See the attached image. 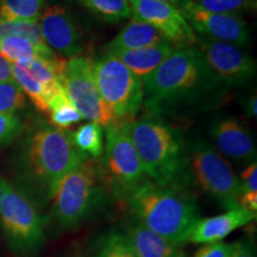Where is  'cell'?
I'll return each mask as SVG.
<instances>
[{"mask_svg": "<svg viewBox=\"0 0 257 257\" xmlns=\"http://www.w3.org/2000/svg\"><path fill=\"white\" fill-rule=\"evenodd\" d=\"M144 108L150 117L216 106L226 87L216 78L198 48L178 47L143 80Z\"/></svg>", "mask_w": 257, "mask_h": 257, "instance_id": "1", "label": "cell"}, {"mask_svg": "<svg viewBox=\"0 0 257 257\" xmlns=\"http://www.w3.org/2000/svg\"><path fill=\"white\" fill-rule=\"evenodd\" d=\"M121 124L150 181L187 189L191 180L188 153L184 136L178 128L157 117H144Z\"/></svg>", "mask_w": 257, "mask_h": 257, "instance_id": "2", "label": "cell"}, {"mask_svg": "<svg viewBox=\"0 0 257 257\" xmlns=\"http://www.w3.org/2000/svg\"><path fill=\"white\" fill-rule=\"evenodd\" d=\"M85 159L87 157L74 144L72 133L42 125L25 142L22 174L38 199L47 202L51 200L61 180Z\"/></svg>", "mask_w": 257, "mask_h": 257, "instance_id": "3", "label": "cell"}, {"mask_svg": "<svg viewBox=\"0 0 257 257\" xmlns=\"http://www.w3.org/2000/svg\"><path fill=\"white\" fill-rule=\"evenodd\" d=\"M126 204L140 224L172 242L185 244L199 218L197 202L186 188L146 180Z\"/></svg>", "mask_w": 257, "mask_h": 257, "instance_id": "4", "label": "cell"}, {"mask_svg": "<svg viewBox=\"0 0 257 257\" xmlns=\"http://www.w3.org/2000/svg\"><path fill=\"white\" fill-rule=\"evenodd\" d=\"M106 193L98 163L85 159L57 186L51 198L54 220L63 230L75 229L102 206Z\"/></svg>", "mask_w": 257, "mask_h": 257, "instance_id": "5", "label": "cell"}, {"mask_svg": "<svg viewBox=\"0 0 257 257\" xmlns=\"http://www.w3.org/2000/svg\"><path fill=\"white\" fill-rule=\"evenodd\" d=\"M0 223L16 252L30 255L46 240L44 220L30 195L0 176Z\"/></svg>", "mask_w": 257, "mask_h": 257, "instance_id": "6", "label": "cell"}, {"mask_svg": "<svg viewBox=\"0 0 257 257\" xmlns=\"http://www.w3.org/2000/svg\"><path fill=\"white\" fill-rule=\"evenodd\" d=\"M104 153L99 172L108 194L127 202L131 194L146 181L140 157L123 124L106 126Z\"/></svg>", "mask_w": 257, "mask_h": 257, "instance_id": "7", "label": "cell"}, {"mask_svg": "<svg viewBox=\"0 0 257 257\" xmlns=\"http://www.w3.org/2000/svg\"><path fill=\"white\" fill-rule=\"evenodd\" d=\"M187 153L189 176L201 191L226 211L239 207L242 186L224 156L204 141L192 143Z\"/></svg>", "mask_w": 257, "mask_h": 257, "instance_id": "8", "label": "cell"}, {"mask_svg": "<svg viewBox=\"0 0 257 257\" xmlns=\"http://www.w3.org/2000/svg\"><path fill=\"white\" fill-rule=\"evenodd\" d=\"M92 69L96 88L113 117L131 119L143 104L142 80L108 53L93 62Z\"/></svg>", "mask_w": 257, "mask_h": 257, "instance_id": "9", "label": "cell"}, {"mask_svg": "<svg viewBox=\"0 0 257 257\" xmlns=\"http://www.w3.org/2000/svg\"><path fill=\"white\" fill-rule=\"evenodd\" d=\"M63 88L83 119L101 126L114 124L115 118L96 88L91 60L78 56L67 61Z\"/></svg>", "mask_w": 257, "mask_h": 257, "instance_id": "10", "label": "cell"}, {"mask_svg": "<svg viewBox=\"0 0 257 257\" xmlns=\"http://www.w3.org/2000/svg\"><path fill=\"white\" fill-rule=\"evenodd\" d=\"M197 48L205 62L225 87H240L256 75V62L234 44L197 36Z\"/></svg>", "mask_w": 257, "mask_h": 257, "instance_id": "11", "label": "cell"}, {"mask_svg": "<svg viewBox=\"0 0 257 257\" xmlns=\"http://www.w3.org/2000/svg\"><path fill=\"white\" fill-rule=\"evenodd\" d=\"M175 5L193 31L200 36L243 47L248 44L250 31L246 22L237 15L205 11L191 0H174Z\"/></svg>", "mask_w": 257, "mask_h": 257, "instance_id": "12", "label": "cell"}, {"mask_svg": "<svg viewBox=\"0 0 257 257\" xmlns=\"http://www.w3.org/2000/svg\"><path fill=\"white\" fill-rule=\"evenodd\" d=\"M133 19L156 28L176 47H193L197 35L175 5L159 0H128Z\"/></svg>", "mask_w": 257, "mask_h": 257, "instance_id": "13", "label": "cell"}, {"mask_svg": "<svg viewBox=\"0 0 257 257\" xmlns=\"http://www.w3.org/2000/svg\"><path fill=\"white\" fill-rule=\"evenodd\" d=\"M37 23L46 44L57 55L73 59L83 51L81 32L72 15L62 6H48L42 11Z\"/></svg>", "mask_w": 257, "mask_h": 257, "instance_id": "14", "label": "cell"}, {"mask_svg": "<svg viewBox=\"0 0 257 257\" xmlns=\"http://www.w3.org/2000/svg\"><path fill=\"white\" fill-rule=\"evenodd\" d=\"M211 137L218 152L243 163L256 162V143L245 124L236 118H221L212 125Z\"/></svg>", "mask_w": 257, "mask_h": 257, "instance_id": "15", "label": "cell"}, {"mask_svg": "<svg viewBox=\"0 0 257 257\" xmlns=\"http://www.w3.org/2000/svg\"><path fill=\"white\" fill-rule=\"evenodd\" d=\"M256 219V212L236 207L208 218H199L189 231L186 243L210 244L223 242L233 231Z\"/></svg>", "mask_w": 257, "mask_h": 257, "instance_id": "16", "label": "cell"}, {"mask_svg": "<svg viewBox=\"0 0 257 257\" xmlns=\"http://www.w3.org/2000/svg\"><path fill=\"white\" fill-rule=\"evenodd\" d=\"M124 237L138 257H187L184 244H179L147 229L137 220L128 223Z\"/></svg>", "mask_w": 257, "mask_h": 257, "instance_id": "17", "label": "cell"}, {"mask_svg": "<svg viewBox=\"0 0 257 257\" xmlns=\"http://www.w3.org/2000/svg\"><path fill=\"white\" fill-rule=\"evenodd\" d=\"M175 46L170 42L156 44V46L141 48L133 50L107 51L108 54L117 57L125 67L133 72L141 80L148 78L154 70L161 66V63L174 51Z\"/></svg>", "mask_w": 257, "mask_h": 257, "instance_id": "18", "label": "cell"}, {"mask_svg": "<svg viewBox=\"0 0 257 257\" xmlns=\"http://www.w3.org/2000/svg\"><path fill=\"white\" fill-rule=\"evenodd\" d=\"M168 40L153 25L133 19L119 34L107 44V51L133 50L166 43Z\"/></svg>", "mask_w": 257, "mask_h": 257, "instance_id": "19", "label": "cell"}, {"mask_svg": "<svg viewBox=\"0 0 257 257\" xmlns=\"http://www.w3.org/2000/svg\"><path fill=\"white\" fill-rule=\"evenodd\" d=\"M0 55L8 60L10 63L19 64L35 57L54 59L57 56V54L54 51L42 50L25 37L10 36L0 40Z\"/></svg>", "mask_w": 257, "mask_h": 257, "instance_id": "20", "label": "cell"}, {"mask_svg": "<svg viewBox=\"0 0 257 257\" xmlns=\"http://www.w3.org/2000/svg\"><path fill=\"white\" fill-rule=\"evenodd\" d=\"M89 257H138L123 232L110 230L96 236L89 246Z\"/></svg>", "mask_w": 257, "mask_h": 257, "instance_id": "21", "label": "cell"}, {"mask_svg": "<svg viewBox=\"0 0 257 257\" xmlns=\"http://www.w3.org/2000/svg\"><path fill=\"white\" fill-rule=\"evenodd\" d=\"M72 140L79 152L87 159L99 160L104 153V130L95 123L83 124L72 133Z\"/></svg>", "mask_w": 257, "mask_h": 257, "instance_id": "22", "label": "cell"}, {"mask_svg": "<svg viewBox=\"0 0 257 257\" xmlns=\"http://www.w3.org/2000/svg\"><path fill=\"white\" fill-rule=\"evenodd\" d=\"M12 74H14L15 81L18 83L24 94L31 99L32 104L36 106L37 110L48 112V104L51 99V94L46 86L32 78L27 70L18 64H12Z\"/></svg>", "mask_w": 257, "mask_h": 257, "instance_id": "23", "label": "cell"}, {"mask_svg": "<svg viewBox=\"0 0 257 257\" xmlns=\"http://www.w3.org/2000/svg\"><path fill=\"white\" fill-rule=\"evenodd\" d=\"M48 113L54 126L62 130H67L82 119L75 106L69 100L66 91L60 92L50 99L48 104Z\"/></svg>", "mask_w": 257, "mask_h": 257, "instance_id": "24", "label": "cell"}, {"mask_svg": "<svg viewBox=\"0 0 257 257\" xmlns=\"http://www.w3.org/2000/svg\"><path fill=\"white\" fill-rule=\"evenodd\" d=\"M44 0H0V18L38 22Z\"/></svg>", "mask_w": 257, "mask_h": 257, "instance_id": "25", "label": "cell"}, {"mask_svg": "<svg viewBox=\"0 0 257 257\" xmlns=\"http://www.w3.org/2000/svg\"><path fill=\"white\" fill-rule=\"evenodd\" d=\"M99 18L107 23H119L133 17L128 0H80Z\"/></svg>", "mask_w": 257, "mask_h": 257, "instance_id": "26", "label": "cell"}, {"mask_svg": "<svg viewBox=\"0 0 257 257\" xmlns=\"http://www.w3.org/2000/svg\"><path fill=\"white\" fill-rule=\"evenodd\" d=\"M10 36L25 37L42 50L53 51L44 42L37 22L11 21V19L0 18V40Z\"/></svg>", "mask_w": 257, "mask_h": 257, "instance_id": "27", "label": "cell"}, {"mask_svg": "<svg viewBox=\"0 0 257 257\" xmlns=\"http://www.w3.org/2000/svg\"><path fill=\"white\" fill-rule=\"evenodd\" d=\"M25 105L27 98L15 79L0 82V113L14 114Z\"/></svg>", "mask_w": 257, "mask_h": 257, "instance_id": "28", "label": "cell"}, {"mask_svg": "<svg viewBox=\"0 0 257 257\" xmlns=\"http://www.w3.org/2000/svg\"><path fill=\"white\" fill-rule=\"evenodd\" d=\"M191 2L205 11L237 16L248 11L255 5V0H191Z\"/></svg>", "mask_w": 257, "mask_h": 257, "instance_id": "29", "label": "cell"}, {"mask_svg": "<svg viewBox=\"0 0 257 257\" xmlns=\"http://www.w3.org/2000/svg\"><path fill=\"white\" fill-rule=\"evenodd\" d=\"M23 124L17 115L0 113V148L8 146L21 134Z\"/></svg>", "mask_w": 257, "mask_h": 257, "instance_id": "30", "label": "cell"}, {"mask_svg": "<svg viewBox=\"0 0 257 257\" xmlns=\"http://www.w3.org/2000/svg\"><path fill=\"white\" fill-rule=\"evenodd\" d=\"M234 246L233 243L217 242L210 244H202L201 248L194 253L193 257H230Z\"/></svg>", "mask_w": 257, "mask_h": 257, "instance_id": "31", "label": "cell"}, {"mask_svg": "<svg viewBox=\"0 0 257 257\" xmlns=\"http://www.w3.org/2000/svg\"><path fill=\"white\" fill-rule=\"evenodd\" d=\"M238 179L242 193H257V163L252 162L246 166Z\"/></svg>", "mask_w": 257, "mask_h": 257, "instance_id": "32", "label": "cell"}, {"mask_svg": "<svg viewBox=\"0 0 257 257\" xmlns=\"http://www.w3.org/2000/svg\"><path fill=\"white\" fill-rule=\"evenodd\" d=\"M230 257H256L255 244L251 239L237 240Z\"/></svg>", "mask_w": 257, "mask_h": 257, "instance_id": "33", "label": "cell"}, {"mask_svg": "<svg viewBox=\"0 0 257 257\" xmlns=\"http://www.w3.org/2000/svg\"><path fill=\"white\" fill-rule=\"evenodd\" d=\"M12 79H14V74H12V64L0 55V82L8 81V80H12Z\"/></svg>", "mask_w": 257, "mask_h": 257, "instance_id": "34", "label": "cell"}, {"mask_svg": "<svg viewBox=\"0 0 257 257\" xmlns=\"http://www.w3.org/2000/svg\"><path fill=\"white\" fill-rule=\"evenodd\" d=\"M244 108H245L246 114L251 119H256L257 114V99H256V93H253V95H250L246 99L245 104H244Z\"/></svg>", "mask_w": 257, "mask_h": 257, "instance_id": "35", "label": "cell"}, {"mask_svg": "<svg viewBox=\"0 0 257 257\" xmlns=\"http://www.w3.org/2000/svg\"><path fill=\"white\" fill-rule=\"evenodd\" d=\"M159 2H165V3H170V4H173L174 0H159Z\"/></svg>", "mask_w": 257, "mask_h": 257, "instance_id": "36", "label": "cell"}, {"mask_svg": "<svg viewBox=\"0 0 257 257\" xmlns=\"http://www.w3.org/2000/svg\"><path fill=\"white\" fill-rule=\"evenodd\" d=\"M72 257H82V256H72Z\"/></svg>", "mask_w": 257, "mask_h": 257, "instance_id": "37", "label": "cell"}]
</instances>
